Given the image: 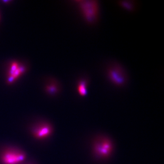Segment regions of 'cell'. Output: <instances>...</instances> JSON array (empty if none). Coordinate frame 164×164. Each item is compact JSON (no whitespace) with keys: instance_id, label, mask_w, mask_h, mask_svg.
<instances>
[{"instance_id":"5b68a950","label":"cell","mask_w":164,"mask_h":164,"mask_svg":"<svg viewBox=\"0 0 164 164\" xmlns=\"http://www.w3.org/2000/svg\"><path fill=\"white\" fill-rule=\"evenodd\" d=\"M52 131V128L50 125L44 123L34 128L32 130V134L36 138L43 139L50 136Z\"/></svg>"},{"instance_id":"8992f818","label":"cell","mask_w":164,"mask_h":164,"mask_svg":"<svg viewBox=\"0 0 164 164\" xmlns=\"http://www.w3.org/2000/svg\"><path fill=\"white\" fill-rule=\"evenodd\" d=\"M24 71V69L17 62H13L11 65L9 71L8 81L12 83L18 78Z\"/></svg>"},{"instance_id":"ba28073f","label":"cell","mask_w":164,"mask_h":164,"mask_svg":"<svg viewBox=\"0 0 164 164\" xmlns=\"http://www.w3.org/2000/svg\"><path fill=\"white\" fill-rule=\"evenodd\" d=\"M118 4L121 8L129 12H134L136 10L137 3L135 1H120L118 2Z\"/></svg>"},{"instance_id":"277c9868","label":"cell","mask_w":164,"mask_h":164,"mask_svg":"<svg viewBox=\"0 0 164 164\" xmlns=\"http://www.w3.org/2000/svg\"><path fill=\"white\" fill-rule=\"evenodd\" d=\"M26 158V154L21 150L9 149L2 153L1 160L3 164H19Z\"/></svg>"},{"instance_id":"52a82bcc","label":"cell","mask_w":164,"mask_h":164,"mask_svg":"<svg viewBox=\"0 0 164 164\" xmlns=\"http://www.w3.org/2000/svg\"><path fill=\"white\" fill-rule=\"evenodd\" d=\"M89 83V80L87 78H81L79 80L77 84V89L80 95L85 96L87 95Z\"/></svg>"},{"instance_id":"7a4b0ae2","label":"cell","mask_w":164,"mask_h":164,"mask_svg":"<svg viewBox=\"0 0 164 164\" xmlns=\"http://www.w3.org/2000/svg\"><path fill=\"white\" fill-rule=\"evenodd\" d=\"M106 75L110 83L118 87L127 84L128 75L124 67L118 62H112L107 68Z\"/></svg>"},{"instance_id":"3957f363","label":"cell","mask_w":164,"mask_h":164,"mask_svg":"<svg viewBox=\"0 0 164 164\" xmlns=\"http://www.w3.org/2000/svg\"><path fill=\"white\" fill-rule=\"evenodd\" d=\"M112 140L105 136L97 138L93 144V152L98 158L106 159L110 156L114 150Z\"/></svg>"},{"instance_id":"6da1fadb","label":"cell","mask_w":164,"mask_h":164,"mask_svg":"<svg viewBox=\"0 0 164 164\" xmlns=\"http://www.w3.org/2000/svg\"><path fill=\"white\" fill-rule=\"evenodd\" d=\"M79 8L85 21L89 25H95L98 22L100 6L97 0H80L77 2Z\"/></svg>"}]
</instances>
